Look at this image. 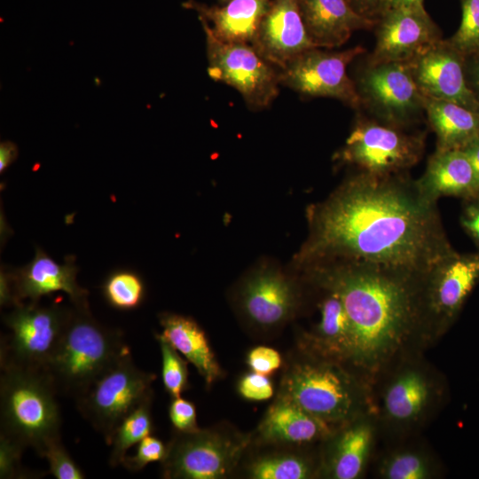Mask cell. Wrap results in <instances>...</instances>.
<instances>
[{
  "label": "cell",
  "instance_id": "obj_31",
  "mask_svg": "<svg viewBox=\"0 0 479 479\" xmlns=\"http://www.w3.org/2000/svg\"><path fill=\"white\" fill-rule=\"evenodd\" d=\"M102 293L110 306L129 310L142 303L145 288L138 274L130 270L121 269L111 272L106 278Z\"/></svg>",
  "mask_w": 479,
  "mask_h": 479
},
{
  "label": "cell",
  "instance_id": "obj_35",
  "mask_svg": "<svg viewBox=\"0 0 479 479\" xmlns=\"http://www.w3.org/2000/svg\"><path fill=\"white\" fill-rule=\"evenodd\" d=\"M49 462L50 474L57 479H83L85 475L68 454L61 439L51 442L43 453Z\"/></svg>",
  "mask_w": 479,
  "mask_h": 479
},
{
  "label": "cell",
  "instance_id": "obj_17",
  "mask_svg": "<svg viewBox=\"0 0 479 479\" xmlns=\"http://www.w3.org/2000/svg\"><path fill=\"white\" fill-rule=\"evenodd\" d=\"M372 64L408 61L440 39L424 5L400 7L381 15Z\"/></svg>",
  "mask_w": 479,
  "mask_h": 479
},
{
  "label": "cell",
  "instance_id": "obj_32",
  "mask_svg": "<svg viewBox=\"0 0 479 479\" xmlns=\"http://www.w3.org/2000/svg\"><path fill=\"white\" fill-rule=\"evenodd\" d=\"M162 360V381L165 390L172 398L181 397L188 387L187 363L178 351L161 334H156Z\"/></svg>",
  "mask_w": 479,
  "mask_h": 479
},
{
  "label": "cell",
  "instance_id": "obj_11",
  "mask_svg": "<svg viewBox=\"0 0 479 479\" xmlns=\"http://www.w3.org/2000/svg\"><path fill=\"white\" fill-rule=\"evenodd\" d=\"M478 280L479 253L452 251L428 271L422 288L425 342L448 330Z\"/></svg>",
  "mask_w": 479,
  "mask_h": 479
},
{
  "label": "cell",
  "instance_id": "obj_1",
  "mask_svg": "<svg viewBox=\"0 0 479 479\" xmlns=\"http://www.w3.org/2000/svg\"><path fill=\"white\" fill-rule=\"evenodd\" d=\"M436 203L404 173L358 172L309 207V235L294 267L345 260L425 274L454 251Z\"/></svg>",
  "mask_w": 479,
  "mask_h": 479
},
{
  "label": "cell",
  "instance_id": "obj_10",
  "mask_svg": "<svg viewBox=\"0 0 479 479\" xmlns=\"http://www.w3.org/2000/svg\"><path fill=\"white\" fill-rule=\"evenodd\" d=\"M206 35L208 74L234 88L253 109L269 106L279 94V76L274 66L249 43L216 38L201 22Z\"/></svg>",
  "mask_w": 479,
  "mask_h": 479
},
{
  "label": "cell",
  "instance_id": "obj_9",
  "mask_svg": "<svg viewBox=\"0 0 479 479\" xmlns=\"http://www.w3.org/2000/svg\"><path fill=\"white\" fill-rule=\"evenodd\" d=\"M423 149L422 136L406 133L392 124L360 121L335 158L357 167L359 172L386 177L403 174L414 166Z\"/></svg>",
  "mask_w": 479,
  "mask_h": 479
},
{
  "label": "cell",
  "instance_id": "obj_13",
  "mask_svg": "<svg viewBox=\"0 0 479 479\" xmlns=\"http://www.w3.org/2000/svg\"><path fill=\"white\" fill-rule=\"evenodd\" d=\"M398 362L381 392V417L389 428L405 432L424 421L443 389L424 365L405 357Z\"/></svg>",
  "mask_w": 479,
  "mask_h": 479
},
{
  "label": "cell",
  "instance_id": "obj_34",
  "mask_svg": "<svg viewBox=\"0 0 479 479\" xmlns=\"http://www.w3.org/2000/svg\"><path fill=\"white\" fill-rule=\"evenodd\" d=\"M26 448L15 440L0 434V478L24 479L38 477L25 469L21 464V455Z\"/></svg>",
  "mask_w": 479,
  "mask_h": 479
},
{
  "label": "cell",
  "instance_id": "obj_38",
  "mask_svg": "<svg viewBox=\"0 0 479 479\" xmlns=\"http://www.w3.org/2000/svg\"><path fill=\"white\" fill-rule=\"evenodd\" d=\"M169 416L177 431L192 432L199 429L195 405L181 397L172 398Z\"/></svg>",
  "mask_w": 479,
  "mask_h": 479
},
{
  "label": "cell",
  "instance_id": "obj_3",
  "mask_svg": "<svg viewBox=\"0 0 479 479\" xmlns=\"http://www.w3.org/2000/svg\"><path fill=\"white\" fill-rule=\"evenodd\" d=\"M278 396L336 428L372 413L365 380L342 364L306 351L287 367Z\"/></svg>",
  "mask_w": 479,
  "mask_h": 479
},
{
  "label": "cell",
  "instance_id": "obj_39",
  "mask_svg": "<svg viewBox=\"0 0 479 479\" xmlns=\"http://www.w3.org/2000/svg\"><path fill=\"white\" fill-rule=\"evenodd\" d=\"M247 363L252 372L269 376L281 366L282 358L275 349L257 346L248 352Z\"/></svg>",
  "mask_w": 479,
  "mask_h": 479
},
{
  "label": "cell",
  "instance_id": "obj_14",
  "mask_svg": "<svg viewBox=\"0 0 479 479\" xmlns=\"http://www.w3.org/2000/svg\"><path fill=\"white\" fill-rule=\"evenodd\" d=\"M301 301L297 282L281 270L264 265L243 281L239 305L254 326L268 330L280 326L296 312Z\"/></svg>",
  "mask_w": 479,
  "mask_h": 479
},
{
  "label": "cell",
  "instance_id": "obj_4",
  "mask_svg": "<svg viewBox=\"0 0 479 479\" xmlns=\"http://www.w3.org/2000/svg\"><path fill=\"white\" fill-rule=\"evenodd\" d=\"M123 333L71 304L60 339L43 371L58 395L80 398L127 351Z\"/></svg>",
  "mask_w": 479,
  "mask_h": 479
},
{
  "label": "cell",
  "instance_id": "obj_12",
  "mask_svg": "<svg viewBox=\"0 0 479 479\" xmlns=\"http://www.w3.org/2000/svg\"><path fill=\"white\" fill-rule=\"evenodd\" d=\"M364 51L360 46L334 52L308 50L281 68L279 82L301 94L332 98L357 107L362 98L347 67Z\"/></svg>",
  "mask_w": 479,
  "mask_h": 479
},
{
  "label": "cell",
  "instance_id": "obj_7",
  "mask_svg": "<svg viewBox=\"0 0 479 479\" xmlns=\"http://www.w3.org/2000/svg\"><path fill=\"white\" fill-rule=\"evenodd\" d=\"M155 378L136 366L128 349L75 400L76 408L110 445L122 419L153 393Z\"/></svg>",
  "mask_w": 479,
  "mask_h": 479
},
{
  "label": "cell",
  "instance_id": "obj_22",
  "mask_svg": "<svg viewBox=\"0 0 479 479\" xmlns=\"http://www.w3.org/2000/svg\"><path fill=\"white\" fill-rule=\"evenodd\" d=\"M307 33L317 48L346 43L353 32L376 21L357 13L347 0H297Z\"/></svg>",
  "mask_w": 479,
  "mask_h": 479
},
{
  "label": "cell",
  "instance_id": "obj_20",
  "mask_svg": "<svg viewBox=\"0 0 479 479\" xmlns=\"http://www.w3.org/2000/svg\"><path fill=\"white\" fill-rule=\"evenodd\" d=\"M375 418L361 416L338 428L329 438L321 460L320 475L357 479L363 475L375 436Z\"/></svg>",
  "mask_w": 479,
  "mask_h": 479
},
{
  "label": "cell",
  "instance_id": "obj_36",
  "mask_svg": "<svg viewBox=\"0 0 479 479\" xmlns=\"http://www.w3.org/2000/svg\"><path fill=\"white\" fill-rule=\"evenodd\" d=\"M167 454V445L151 435L143 438L133 456L124 458L122 465L131 472H137L152 462H161Z\"/></svg>",
  "mask_w": 479,
  "mask_h": 479
},
{
  "label": "cell",
  "instance_id": "obj_16",
  "mask_svg": "<svg viewBox=\"0 0 479 479\" xmlns=\"http://www.w3.org/2000/svg\"><path fill=\"white\" fill-rule=\"evenodd\" d=\"M462 56L448 41L439 40L408 62L423 95L479 113V98L467 84Z\"/></svg>",
  "mask_w": 479,
  "mask_h": 479
},
{
  "label": "cell",
  "instance_id": "obj_29",
  "mask_svg": "<svg viewBox=\"0 0 479 479\" xmlns=\"http://www.w3.org/2000/svg\"><path fill=\"white\" fill-rule=\"evenodd\" d=\"M153 394L128 412L117 425L109 445L112 449L108 463L112 467L122 465L127 451L153 431Z\"/></svg>",
  "mask_w": 479,
  "mask_h": 479
},
{
  "label": "cell",
  "instance_id": "obj_33",
  "mask_svg": "<svg viewBox=\"0 0 479 479\" xmlns=\"http://www.w3.org/2000/svg\"><path fill=\"white\" fill-rule=\"evenodd\" d=\"M462 18L449 43L462 55L479 52V0H461Z\"/></svg>",
  "mask_w": 479,
  "mask_h": 479
},
{
  "label": "cell",
  "instance_id": "obj_8",
  "mask_svg": "<svg viewBox=\"0 0 479 479\" xmlns=\"http://www.w3.org/2000/svg\"><path fill=\"white\" fill-rule=\"evenodd\" d=\"M249 436L216 429L177 431L161 461L162 477L171 479H220L236 467Z\"/></svg>",
  "mask_w": 479,
  "mask_h": 479
},
{
  "label": "cell",
  "instance_id": "obj_5",
  "mask_svg": "<svg viewBox=\"0 0 479 479\" xmlns=\"http://www.w3.org/2000/svg\"><path fill=\"white\" fill-rule=\"evenodd\" d=\"M0 377L1 432L43 457L47 445L61 439L58 395L44 371L3 368Z\"/></svg>",
  "mask_w": 479,
  "mask_h": 479
},
{
  "label": "cell",
  "instance_id": "obj_47",
  "mask_svg": "<svg viewBox=\"0 0 479 479\" xmlns=\"http://www.w3.org/2000/svg\"><path fill=\"white\" fill-rule=\"evenodd\" d=\"M218 1H219L221 4H224L227 3L229 0H218Z\"/></svg>",
  "mask_w": 479,
  "mask_h": 479
},
{
  "label": "cell",
  "instance_id": "obj_2",
  "mask_svg": "<svg viewBox=\"0 0 479 479\" xmlns=\"http://www.w3.org/2000/svg\"><path fill=\"white\" fill-rule=\"evenodd\" d=\"M304 279L341 298L350 321L349 366L363 380L382 374L418 342H425V274L357 261L333 260L300 270Z\"/></svg>",
  "mask_w": 479,
  "mask_h": 479
},
{
  "label": "cell",
  "instance_id": "obj_41",
  "mask_svg": "<svg viewBox=\"0 0 479 479\" xmlns=\"http://www.w3.org/2000/svg\"><path fill=\"white\" fill-rule=\"evenodd\" d=\"M20 302L13 291L12 283L7 267H2L0 272V304L1 306L16 307Z\"/></svg>",
  "mask_w": 479,
  "mask_h": 479
},
{
  "label": "cell",
  "instance_id": "obj_25",
  "mask_svg": "<svg viewBox=\"0 0 479 479\" xmlns=\"http://www.w3.org/2000/svg\"><path fill=\"white\" fill-rule=\"evenodd\" d=\"M271 0H229L222 6L196 2L187 6L197 11L201 22L219 40L251 44Z\"/></svg>",
  "mask_w": 479,
  "mask_h": 479
},
{
  "label": "cell",
  "instance_id": "obj_40",
  "mask_svg": "<svg viewBox=\"0 0 479 479\" xmlns=\"http://www.w3.org/2000/svg\"><path fill=\"white\" fill-rule=\"evenodd\" d=\"M471 200L463 210L460 222L465 230L479 243V197Z\"/></svg>",
  "mask_w": 479,
  "mask_h": 479
},
{
  "label": "cell",
  "instance_id": "obj_46",
  "mask_svg": "<svg viewBox=\"0 0 479 479\" xmlns=\"http://www.w3.org/2000/svg\"><path fill=\"white\" fill-rule=\"evenodd\" d=\"M475 78L476 87L479 90V63H478V65L476 67V69H475Z\"/></svg>",
  "mask_w": 479,
  "mask_h": 479
},
{
  "label": "cell",
  "instance_id": "obj_6",
  "mask_svg": "<svg viewBox=\"0 0 479 479\" xmlns=\"http://www.w3.org/2000/svg\"><path fill=\"white\" fill-rule=\"evenodd\" d=\"M71 306L22 303L2 318L9 333L1 337L0 365L43 370L63 333Z\"/></svg>",
  "mask_w": 479,
  "mask_h": 479
},
{
  "label": "cell",
  "instance_id": "obj_21",
  "mask_svg": "<svg viewBox=\"0 0 479 479\" xmlns=\"http://www.w3.org/2000/svg\"><path fill=\"white\" fill-rule=\"evenodd\" d=\"M337 429L278 396L260 422L255 440L264 444L303 445L326 441Z\"/></svg>",
  "mask_w": 479,
  "mask_h": 479
},
{
  "label": "cell",
  "instance_id": "obj_43",
  "mask_svg": "<svg viewBox=\"0 0 479 479\" xmlns=\"http://www.w3.org/2000/svg\"><path fill=\"white\" fill-rule=\"evenodd\" d=\"M461 150L467 154L473 167L479 192V137L473 139Z\"/></svg>",
  "mask_w": 479,
  "mask_h": 479
},
{
  "label": "cell",
  "instance_id": "obj_15",
  "mask_svg": "<svg viewBox=\"0 0 479 479\" xmlns=\"http://www.w3.org/2000/svg\"><path fill=\"white\" fill-rule=\"evenodd\" d=\"M357 90L395 126L424 109V95L408 61L372 64L362 75Z\"/></svg>",
  "mask_w": 479,
  "mask_h": 479
},
{
  "label": "cell",
  "instance_id": "obj_30",
  "mask_svg": "<svg viewBox=\"0 0 479 479\" xmlns=\"http://www.w3.org/2000/svg\"><path fill=\"white\" fill-rule=\"evenodd\" d=\"M378 474L384 479H431L438 475V467L423 450H396L381 459Z\"/></svg>",
  "mask_w": 479,
  "mask_h": 479
},
{
  "label": "cell",
  "instance_id": "obj_42",
  "mask_svg": "<svg viewBox=\"0 0 479 479\" xmlns=\"http://www.w3.org/2000/svg\"><path fill=\"white\" fill-rule=\"evenodd\" d=\"M360 15L377 22L381 14V0H347Z\"/></svg>",
  "mask_w": 479,
  "mask_h": 479
},
{
  "label": "cell",
  "instance_id": "obj_45",
  "mask_svg": "<svg viewBox=\"0 0 479 479\" xmlns=\"http://www.w3.org/2000/svg\"><path fill=\"white\" fill-rule=\"evenodd\" d=\"M423 5V0H381V14L396 8Z\"/></svg>",
  "mask_w": 479,
  "mask_h": 479
},
{
  "label": "cell",
  "instance_id": "obj_28",
  "mask_svg": "<svg viewBox=\"0 0 479 479\" xmlns=\"http://www.w3.org/2000/svg\"><path fill=\"white\" fill-rule=\"evenodd\" d=\"M320 467L308 455L275 452L253 459L247 475L253 479H307L320 475Z\"/></svg>",
  "mask_w": 479,
  "mask_h": 479
},
{
  "label": "cell",
  "instance_id": "obj_18",
  "mask_svg": "<svg viewBox=\"0 0 479 479\" xmlns=\"http://www.w3.org/2000/svg\"><path fill=\"white\" fill-rule=\"evenodd\" d=\"M251 45L280 69L299 54L317 48L307 33L297 0H271Z\"/></svg>",
  "mask_w": 479,
  "mask_h": 479
},
{
  "label": "cell",
  "instance_id": "obj_23",
  "mask_svg": "<svg viewBox=\"0 0 479 479\" xmlns=\"http://www.w3.org/2000/svg\"><path fill=\"white\" fill-rule=\"evenodd\" d=\"M320 319L305 335V351L320 358L349 365L354 351L350 321L341 298L334 292L321 289Z\"/></svg>",
  "mask_w": 479,
  "mask_h": 479
},
{
  "label": "cell",
  "instance_id": "obj_19",
  "mask_svg": "<svg viewBox=\"0 0 479 479\" xmlns=\"http://www.w3.org/2000/svg\"><path fill=\"white\" fill-rule=\"evenodd\" d=\"M14 294L20 302L29 299L39 302L43 295L61 291L66 293L71 304L75 307H90L89 291L80 287L76 280L78 268L74 256H67L60 264L36 247L35 256L26 265L19 268L7 267Z\"/></svg>",
  "mask_w": 479,
  "mask_h": 479
},
{
  "label": "cell",
  "instance_id": "obj_26",
  "mask_svg": "<svg viewBox=\"0 0 479 479\" xmlns=\"http://www.w3.org/2000/svg\"><path fill=\"white\" fill-rule=\"evenodd\" d=\"M159 320L161 336L196 367L208 385L222 375L206 334L194 319L164 312L160 314Z\"/></svg>",
  "mask_w": 479,
  "mask_h": 479
},
{
  "label": "cell",
  "instance_id": "obj_37",
  "mask_svg": "<svg viewBox=\"0 0 479 479\" xmlns=\"http://www.w3.org/2000/svg\"><path fill=\"white\" fill-rule=\"evenodd\" d=\"M238 390L242 397L253 401L267 400L274 393L269 377L255 372L246 373L240 379Z\"/></svg>",
  "mask_w": 479,
  "mask_h": 479
},
{
  "label": "cell",
  "instance_id": "obj_24",
  "mask_svg": "<svg viewBox=\"0 0 479 479\" xmlns=\"http://www.w3.org/2000/svg\"><path fill=\"white\" fill-rule=\"evenodd\" d=\"M416 183L421 193L434 202L444 196L479 197L473 167L461 149L436 150Z\"/></svg>",
  "mask_w": 479,
  "mask_h": 479
},
{
  "label": "cell",
  "instance_id": "obj_27",
  "mask_svg": "<svg viewBox=\"0 0 479 479\" xmlns=\"http://www.w3.org/2000/svg\"><path fill=\"white\" fill-rule=\"evenodd\" d=\"M424 110L436 135V150L462 149L479 137L477 112L425 95Z\"/></svg>",
  "mask_w": 479,
  "mask_h": 479
},
{
  "label": "cell",
  "instance_id": "obj_44",
  "mask_svg": "<svg viewBox=\"0 0 479 479\" xmlns=\"http://www.w3.org/2000/svg\"><path fill=\"white\" fill-rule=\"evenodd\" d=\"M18 154L17 146L9 141L0 145V172L3 173L13 162Z\"/></svg>",
  "mask_w": 479,
  "mask_h": 479
}]
</instances>
